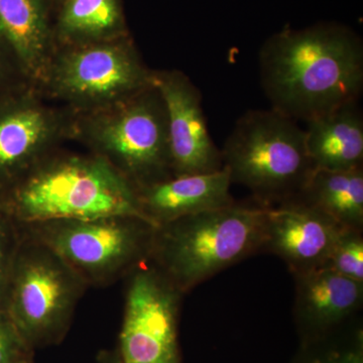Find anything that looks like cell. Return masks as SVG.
<instances>
[{
	"label": "cell",
	"instance_id": "6da1fadb",
	"mask_svg": "<svg viewBox=\"0 0 363 363\" xmlns=\"http://www.w3.org/2000/svg\"><path fill=\"white\" fill-rule=\"evenodd\" d=\"M262 88L272 108L305 123L359 101L363 44L348 26L285 28L260 48Z\"/></svg>",
	"mask_w": 363,
	"mask_h": 363
},
{
	"label": "cell",
	"instance_id": "7a4b0ae2",
	"mask_svg": "<svg viewBox=\"0 0 363 363\" xmlns=\"http://www.w3.org/2000/svg\"><path fill=\"white\" fill-rule=\"evenodd\" d=\"M0 206L18 225L111 215L147 220L135 188L108 162L62 147L1 186Z\"/></svg>",
	"mask_w": 363,
	"mask_h": 363
},
{
	"label": "cell",
	"instance_id": "3957f363",
	"mask_svg": "<svg viewBox=\"0 0 363 363\" xmlns=\"http://www.w3.org/2000/svg\"><path fill=\"white\" fill-rule=\"evenodd\" d=\"M267 208L234 202L156 226L149 262L184 295L262 250Z\"/></svg>",
	"mask_w": 363,
	"mask_h": 363
},
{
	"label": "cell",
	"instance_id": "277c9868",
	"mask_svg": "<svg viewBox=\"0 0 363 363\" xmlns=\"http://www.w3.org/2000/svg\"><path fill=\"white\" fill-rule=\"evenodd\" d=\"M70 140L135 188L173 175L166 108L155 85L108 106L72 113Z\"/></svg>",
	"mask_w": 363,
	"mask_h": 363
},
{
	"label": "cell",
	"instance_id": "5b68a950",
	"mask_svg": "<svg viewBox=\"0 0 363 363\" xmlns=\"http://www.w3.org/2000/svg\"><path fill=\"white\" fill-rule=\"evenodd\" d=\"M231 182L269 207L295 199L311 175L304 128L274 109H252L238 119L221 150Z\"/></svg>",
	"mask_w": 363,
	"mask_h": 363
},
{
	"label": "cell",
	"instance_id": "8992f818",
	"mask_svg": "<svg viewBox=\"0 0 363 363\" xmlns=\"http://www.w3.org/2000/svg\"><path fill=\"white\" fill-rule=\"evenodd\" d=\"M50 248L87 286H107L150 259L155 227L130 215L18 225Z\"/></svg>",
	"mask_w": 363,
	"mask_h": 363
},
{
	"label": "cell",
	"instance_id": "52a82bcc",
	"mask_svg": "<svg viewBox=\"0 0 363 363\" xmlns=\"http://www.w3.org/2000/svg\"><path fill=\"white\" fill-rule=\"evenodd\" d=\"M155 85V70L131 35L59 48L39 90L72 113L102 108Z\"/></svg>",
	"mask_w": 363,
	"mask_h": 363
},
{
	"label": "cell",
	"instance_id": "ba28073f",
	"mask_svg": "<svg viewBox=\"0 0 363 363\" xmlns=\"http://www.w3.org/2000/svg\"><path fill=\"white\" fill-rule=\"evenodd\" d=\"M87 288L56 253L21 233L4 308L35 351L65 337Z\"/></svg>",
	"mask_w": 363,
	"mask_h": 363
},
{
	"label": "cell",
	"instance_id": "9c48e42d",
	"mask_svg": "<svg viewBox=\"0 0 363 363\" xmlns=\"http://www.w3.org/2000/svg\"><path fill=\"white\" fill-rule=\"evenodd\" d=\"M182 296L149 260L131 272L117 350L123 363H183L179 344Z\"/></svg>",
	"mask_w": 363,
	"mask_h": 363
},
{
	"label": "cell",
	"instance_id": "30bf717a",
	"mask_svg": "<svg viewBox=\"0 0 363 363\" xmlns=\"http://www.w3.org/2000/svg\"><path fill=\"white\" fill-rule=\"evenodd\" d=\"M72 113L26 84L0 98V187L70 140Z\"/></svg>",
	"mask_w": 363,
	"mask_h": 363
},
{
	"label": "cell",
	"instance_id": "8fae6325",
	"mask_svg": "<svg viewBox=\"0 0 363 363\" xmlns=\"http://www.w3.org/2000/svg\"><path fill=\"white\" fill-rule=\"evenodd\" d=\"M155 86L166 108L169 157L174 176L194 175L223 168L202 106V95L184 72L155 70Z\"/></svg>",
	"mask_w": 363,
	"mask_h": 363
},
{
	"label": "cell",
	"instance_id": "7c38bea8",
	"mask_svg": "<svg viewBox=\"0 0 363 363\" xmlns=\"http://www.w3.org/2000/svg\"><path fill=\"white\" fill-rule=\"evenodd\" d=\"M346 229L301 200H290L267 208L262 250L300 274L323 267Z\"/></svg>",
	"mask_w": 363,
	"mask_h": 363
},
{
	"label": "cell",
	"instance_id": "4fadbf2b",
	"mask_svg": "<svg viewBox=\"0 0 363 363\" xmlns=\"http://www.w3.org/2000/svg\"><path fill=\"white\" fill-rule=\"evenodd\" d=\"M295 314L303 345L330 337L362 307L363 283L326 267L294 274Z\"/></svg>",
	"mask_w": 363,
	"mask_h": 363
},
{
	"label": "cell",
	"instance_id": "5bb4252c",
	"mask_svg": "<svg viewBox=\"0 0 363 363\" xmlns=\"http://www.w3.org/2000/svg\"><path fill=\"white\" fill-rule=\"evenodd\" d=\"M231 185L228 172L222 168L212 173L172 175L135 191L143 216L159 226L233 204Z\"/></svg>",
	"mask_w": 363,
	"mask_h": 363
},
{
	"label": "cell",
	"instance_id": "9a60e30c",
	"mask_svg": "<svg viewBox=\"0 0 363 363\" xmlns=\"http://www.w3.org/2000/svg\"><path fill=\"white\" fill-rule=\"evenodd\" d=\"M50 0H0V43L39 89L55 52Z\"/></svg>",
	"mask_w": 363,
	"mask_h": 363
},
{
	"label": "cell",
	"instance_id": "2e32d148",
	"mask_svg": "<svg viewBox=\"0 0 363 363\" xmlns=\"http://www.w3.org/2000/svg\"><path fill=\"white\" fill-rule=\"evenodd\" d=\"M306 124V150L314 169L363 168V118L358 102L344 105Z\"/></svg>",
	"mask_w": 363,
	"mask_h": 363
},
{
	"label": "cell",
	"instance_id": "e0dca14e",
	"mask_svg": "<svg viewBox=\"0 0 363 363\" xmlns=\"http://www.w3.org/2000/svg\"><path fill=\"white\" fill-rule=\"evenodd\" d=\"M130 35L121 0H64L52 20L55 50Z\"/></svg>",
	"mask_w": 363,
	"mask_h": 363
},
{
	"label": "cell",
	"instance_id": "ac0fdd59",
	"mask_svg": "<svg viewBox=\"0 0 363 363\" xmlns=\"http://www.w3.org/2000/svg\"><path fill=\"white\" fill-rule=\"evenodd\" d=\"M344 228L363 229V168L313 169L297 198Z\"/></svg>",
	"mask_w": 363,
	"mask_h": 363
},
{
	"label": "cell",
	"instance_id": "d6986e66",
	"mask_svg": "<svg viewBox=\"0 0 363 363\" xmlns=\"http://www.w3.org/2000/svg\"><path fill=\"white\" fill-rule=\"evenodd\" d=\"M323 267L358 283H363L362 231L346 229L334 245Z\"/></svg>",
	"mask_w": 363,
	"mask_h": 363
},
{
	"label": "cell",
	"instance_id": "ffe728a7",
	"mask_svg": "<svg viewBox=\"0 0 363 363\" xmlns=\"http://www.w3.org/2000/svg\"><path fill=\"white\" fill-rule=\"evenodd\" d=\"M294 363H363L362 332L358 331L350 341L325 345L324 340L303 345V353Z\"/></svg>",
	"mask_w": 363,
	"mask_h": 363
},
{
	"label": "cell",
	"instance_id": "44dd1931",
	"mask_svg": "<svg viewBox=\"0 0 363 363\" xmlns=\"http://www.w3.org/2000/svg\"><path fill=\"white\" fill-rule=\"evenodd\" d=\"M21 240L18 224L0 206V301L6 296Z\"/></svg>",
	"mask_w": 363,
	"mask_h": 363
},
{
	"label": "cell",
	"instance_id": "7402d4cb",
	"mask_svg": "<svg viewBox=\"0 0 363 363\" xmlns=\"http://www.w3.org/2000/svg\"><path fill=\"white\" fill-rule=\"evenodd\" d=\"M33 350L21 337L9 313L0 306V363H16L33 358Z\"/></svg>",
	"mask_w": 363,
	"mask_h": 363
},
{
	"label": "cell",
	"instance_id": "603a6c76",
	"mask_svg": "<svg viewBox=\"0 0 363 363\" xmlns=\"http://www.w3.org/2000/svg\"><path fill=\"white\" fill-rule=\"evenodd\" d=\"M26 84L30 83L26 81L13 55L0 43V98Z\"/></svg>",
	"mask_w": 363,
	"mask_h": 363
},
{
	"label": "cell",
	"instance_id": "cb8c5ba5",
	"mask_svg": "<svg viewBox=\"0 0 363 363\" xmlns=\"http://www.w3.org/2000/svg\"><path fill=\"white\" fill-rule=\"evenodd\" d=\"M98 363H123V362L119 357L118 351L116 350V352L102 353Z\"/></svg>",
	"mask_w": 363,
	"mask_h": 363
},
{
	"label": "cell",
	"instance_id": "d4e9b609",
	"mask_svg": "<svg viewBox=\"0 0 363 363\" xmlns=\"http://www.w3.org/2000/svg\"><path fill=\"white\" fill-rule=\"evenodd\" d=\"M63 1L64 0H50V4H51V9L56 11L57 7H58L60 4H61Z\"/></svg>",
	"mask_w": 363,
	"mask_h": 363
},
{
	"label": "cell",
	"instance_id": "484cf974",
	"mask_svg": "<svg viewBox=\"0 0 363 363\" xmlns=\"http://www.w3.org/2000/svg\"><path fill=\"white\" fill-rule=\"evenodd\" d=\"M16 363H33V358H30V359L23 360V362H16Z\"/></svg>",
	"mask_w": 363,
	"mask_h": 363
}]
</instances>
